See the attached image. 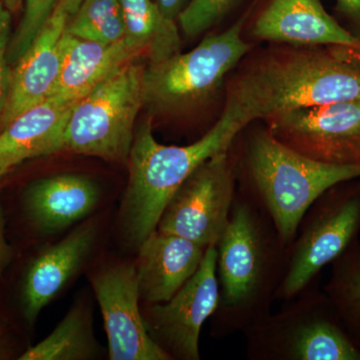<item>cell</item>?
Here are the masks:
<instances>
[{
	"mask_svg": "<svg viewBox=\"0 0 360 360\" xmlns=\"http://www.w3.org/2000/svg\"><path fill=\"white\" fill-rule=\"evenodd\" d=\"M226 99L250 123L283 111L360 101V51L288 44L265 49L232 78Z\"/></svg>",
	"mask_w": 360,
	"mask_h": 360,
	"instance_id": "cell-1",
	"label": "cell"
},
{
	"mask_svg": "<svg viewBox=\"0 0 360 360\" xmlns=\"http://www.w3.org/2000/svg\"><path fill=\"white\" fill-rule=\"evenodd\" d=\"M219 304L212 335L245 333L271 311L285 276L288 248L269 217L236 193L225 231L215 245Z\"/></svg>",
	"mask_w": 360,
	"mask_h": 360,
	"instance_id": "cell-2",
	"label": "cell"
},
{
	"mask_svg": "<svg viewBox=\"0 0 360 360\" xmlns=\"http://www.w3.org/2000/svg\"><path fill=\"white\" fill-rule=\"evenodd\" d=\"M238 193L274 225L290 248L309 206L329 187L360 176L359 167L324 165L300 155L265 127L236 137L229 148Z\"/></svg>",
	"mask_w": 360,
	"mask_h": 360,
	"instance_id": "cell-3",
	"label": "cell"
},
{
	"mask_svg": "<svg viewBox=\"0 0 360 360\" xmlns=\"http://www.w3.org/2000/svg\"><path fill=\"white\" fill-rule=\"evenodd\" d=\"M250 122L227 101L221 116L202 136L188 146H165L156 141L148 120L135 130L129 160V180L122 208L127 239L139 248L158 227L175 191L201 163L222 150Z\"/></svg>",
	"mask_w": 360,
	"mask_h": 360,
	"instance_id": "cell-4",
	"label": "cell"
},
{
	"mask_svg": "<svg viewBox=\"0 0 360 360\" xmlns=\"http://www.w3.org/2000/svg\"><path fill=\"white\" fill-rule=\"evenodd\" d=\"M319 283L243 333L246 359L360 360L359 343L343 326Z\"/></svg>",
	"mask_w": 360,
	"mask_h": 360,
	"instance_id": "cell-5",
	"label": "cell"
},
{
	"mask_svg": "<svg viewBox=\"0 0 360 360\" xmlns=\"http://www.w3.org/2000/svg\"><path fill=\"white\" fill-rule=\"evenodd\" d=\"M146 68L139 59L130 61L75 104L63 151L115 162L129 160L135 122L144 106Z\"/></svg>",
	"mask_w": 360,
	"mask_h": 360,
	"instance_id": "cell-6",
	"label": "cell"
},
{
	"mask_svg": "<svg viewBox=\"0 0 360 360\" xmlns=\"http://www.w3.org/2000/svg\"><path fill=\"white\" fill-rule=\"evenodd\" d=\"M250 11L219 34L206 37L193 51L175 54L144 71V105L155 112L191 110L212 98L224 78L250 51L243 37Z\"/></svg>",
	"mask_w": 360,
	"mask_h": 360,
	"instance_id": "cell-7",
	"label": "cell"
},
{
	"mask_svg": "<svg viewBox=\"0 0 360 360\" xmlns=\"http://www.w3.org/2000/svg\"><path fill=\"white\" fill-rule=\"evenodd\" d=\"M360 233V176L329 187L303 215L288 248V269L276 300L290 302L319 281L322 269Z\"/></svg>",
	"mask_w": 360,
	"mask_h": 360,
	"instance_id": "cell-8",
	"label": "cell"
},
{
	"mask_svg": "<svg viewBox=\"0 0 360 360\" xmlns=\"http://www.w3.org/2000/svg\"><path fill=\"white\" fill-rule=\"evenodd\" d=\"M238 193L229 148L201 163L168 201L156 229L208 248L221 238Z\"/></svg>",
	"mask_w": 360,
	"mask_h": 360,
	"instance_id": "cell-9",
	"label": "cell"
},
{
	"mask_svg": "<svg viewBox=\"0 0 360 360\" xmlns=\"http://www.w3.org/2000/svg\"><path fill=\"white\" fill-rule=\"evenodd\" d=\"M264 122L276 139L310 160L360 167V101L283 111Z\"/></svg>",
	"mask_w": 360,
	"mask_h": 360,
	"instance_id": "cell-10",
	"label": "cell"
},
{
	"mask_svg": "<svg viewBox=\"0 0 360 360\" xmlns=\"http://www.w3.org/2000/svg\"><path fill=\"white\" fill-rule=\"evenodd\" d=\"M217 248L210 246L191 278L168 302L142 310L153 340L170 359L200 360L201 328L219 304Z\"/></svg>",
	"mask_w": 360,
	"mask_h": 360,
	"instance_id": "cell-11",
	"label": "cell"
},
{
	"mask_svg": "<svg viewBox=\"0 0 360 360\" xmlns=\"http://www.w3.org/2000/svg\"><path fill=\"white\" fill-rule=\"evenodd\" d=\"M108 340L111 360H172L153 340L139 307L134 264H115L91 276Z\"/></svg>",
	"mask_w": 360,
	"mask_h": 360,
	"instance_id": "cell-12",
	"label": "cell"
},
{
	"mask_svg": "<svg viewBox=\"0 0 360 360\" xmlns=\"http://www.w3.org/2000/svg\"><path fill=\"white\" fill-rule=\"evenodd\" d=\"M251 37L295 46H340L360 51V37L331 18L319 0H271L258 14Z\"/></svg>",
	"mask_w": 360,
	"mask_h": 360,
	"instance_id": "cell-13",
	"label": "cell"
},
{
	"mask_svg": "<svg viewBox=\"0 0 360 360\" xmlns=\"http://www.w3.org/2000/svg\"><path fill=\"white\" fill-rule=\"evenodd\" d=\"M70 18L59 2L51 20L13 66L8 99L0 118V131L21 112L52 96L60 73L61 41Z\"/></svg>",
	"mask_w": 360,
	"mask_h": 360,
	"instance_id": "cell-14",
	"label": "cell"
},
{
	"mask_svg": "<svg viewBox=\"0 0 360 360\" xmlns=\"http://www.w3.org/2000/svg\"><path fill=\"white\" fill-rule=\"evenodd\" d=\"M134 264L141 300L168 302L198 269L207 248L155 229L139 246Z\"/></svg>",
	"mask_w": 360,
	"mask_h": 360,
	"instance_id": "cell-15",
	"label": "cell"
},
{
	"mask_svg": "<svg viewBox=\"0 0 360 360\" xmlns=\"http://www.w3.org/2000/svg\"><path fill=\"white\" fill-rule=\"evenodd\" d=\"M96 232V224L86 222L32 260L21 292L23 314L28 322L37 321L40 311L82 269L94 248Z\"/></svg>",
	"mask_w": 360,
	"mask_h": 360,
	"instance_id": "cell-16",
	"label": "cell"
},
{
	"mask_svg": "<svg viewBox=\"0 0 360 360\" xmlns=\"http://www.w3.org/2000/svg\"><path fill=\"white\" fill-rule=\"evenodd\" d=\"M77 101L51 96L16 116L0 131V168L13 169L26 160L63 151L66 125Z\"/></svg>",
	"mask_w": 360,
	"mask_h": 360,
	"instance_id": "cell-17",
	"label": "cell"
},
{
	"mask_svg": "<svg viewBox=\"0 0 360 360\" xmlns=\"http://www.w3.org/2000/svg\"><path fill=\"white\" fill-rule=\"evenodd\" d=\"M101 193L82 175L58 174L32 182L23 203L28 219L44 233L63 231L84 219L98 205Z\"/></svg>",
	"mask_w": 360,
	"mask_h": 360,
	"instance_id": "cell-18",
	"label": "cell"
},
{
	"mask_svg": "<svg viewBox=\"0 0 360 360\" xmlns=\"http://www.w3.org/2000/svg\"><path fill=\"white\" fill-rule=\"evenodd\" d=\"M60 73L51 96L79 101L116 70L143 53L123 39L103 44L65 33L61 41Z\"/></svg>",
	"mask_w": 360,
	"mask_h": 360,
	"instance_id": "cell-19",
	"label": "cell"
},
{
	"mask_svg": "<svg viewBox=\"0 0 360 360\" xmlns=\"http://www.w3.org/2000/svg\"><path fill=\"white\" fill-rule=\"evenodd\" d=\"M124 20V39L158 63L180 52L176 21L167 20L155 0H118Z\"/></svg>",
	"mask_w": 360,
	"mask_h": 360,
	"instance_id": "cell-20",
	"label": "cell"
},
{
	"mask_svg": "<svg viewBox=\"0 0 360 360\" xmlns=\"http://www.w3.org/2000/svg\"><path fill=\"white\" fill-rule=\"evenodd\" d=\"M98 349L92 330L90 307L78 303L51 335L28 348L20 359L87 360L94 359Z\"/></svg>",
	"mask_w": 360,
	"mask_h": 360,
	"instance_id": "cell-21",
	"label": "cell"
},
{
	"mask_svg": "<svg viewBox=\"0 0 360 360\" xmlns=\"http://www.w3.org/2000/svg\"><path fill=\"white\" fill-rule=\"evenodd\" d=\"M331 265L323 290L350 335L360 345V240L355 239Z\"/></svg>",
	"mask_w": 360,
	"mask_h": 360,
	"instance_id": "cell-22",
	"label": "cell"
},
{
	"mask_svg": "<svg viewBox=\"0 0 360 360\" xmlns=\"http://www.w3.org/2000/svg\"><path fill=\"white\" fill-rule=\"evenodd\" d=\"M65 33L78 39L115 44L124 39L125 26L118 0H84L71 15Z\"/></svg>",
	"mask_w": 360,
	"mask_h": 360,
	"instance_id": "cell-23",
	"label": "cell"
},
{
	"mask_svg": "<svg viewBox=\"0 0 360 360\" xmlns=\"http://www.w3.org/2000/svg\"><path fill=\"white\" fill-rule=\"evenodd\" d=\"M23 13L15 32L11 33L7 49L9 65L13 66L27 51L42 28L51 20L60 0H23Z\"/></svg>",
	"mask_w": 360,
	"mask_h": 360,
	"instance_id": "cell-24",
	"label": "cell"
},
{
	"mask_svg": "<svg viewBox=\"0 0 360 360\" xmlns=\"http://www.w3.org/2000/svg\"><path fill=\"white\" fill-rule=\"evenodd\" d=\"M238 0H191L179 13V25L188 39H195L219 22Z\"/></svg>",
	"mask_w": 360,
	"mask_h": 360,
	"instance_id": "cell-25",
	"label": "cell"
},
{
	"mask_svg": "<svg viewBox=\"0 0 360 360\" xmlns=\"http://www.w3.org/2000/svg\"><path fill=\"white\" fill-rule=\"evenodd\" d=\"M11 15L13 13L0 0V118L6 110L11 90L13 66L7 59V49L11 37Z\"/></svg>",
	"mask_w": 360,
	"mask_h": 360,
	"instance_id": "cell-26",
	"label": "cell"
},
{
	"mask_svg": "<svg viewBox=\"0 0 360 360\" xmlns=\"http://www.w3.org/2000/svg\"><path fill=\"white\" fill-rule=\"evenodd\" d=\"M11 248L7 243L6 238V221H4V212L0 205V276L4 271L7 264L11 262Z\"/></svg>",
	"mask_w": 360,
	"mask_h": 360,
	"instance_id": "cell-27",
	"label": "cell"
},
{
	"mask_svg": "<svg viewBox=\"0 0 360 360\" xmlns=\"http://www.w3.org/2000/svg\"><path fill=\"white\" fill-rule=\"evenodd\" d=\"M161 13L167 20L176 21L184 9L186 0H155Z\"/></svg>",
	"mask_w": 360,
	"mask_h": 360,
	"instance_id": "cell-28",
	"label": "cell"
},
{
	"mask_svg": "<svg viewBox=\"0 0 360 360\" xmlns=\"http://www.w3.org/2000/svg\"><path fill=\"white\" fill-rule=\"evenodd\" d=\"M338 6L360 32V0H338Z\"/></svg>",
	"mask_w": 360,
	"mask_h": 360,
	"instance_id": "cell-29",
	"label": "cell"
},
{
	"mask_svg": "<svg viewBox=\"0 0 360 360\" xmlns=\"http://www.w3.org/2000/svg\"><path fill=\"white\" fill-rule=\"evenodd\" d=\"M82 1L84 0H60V4L71 16L77 13Z\"/></svg>",
	"mask_w": 360,
	"mask_h": 360,
	"instance_id": "cell-30",
	"label": "cell"
},
{
	"mask_svg": "<svg viewBox=\"0 0 360 360\" xmlns=\"http://www.w3.org/2000/svg\"><path fill=\"white\" fill-rule=\"evenodd\" d=\"M1 1L11 13H14L20 9L22 0H1Z\"/></svg>",
	"mask_w": 360,
	"mask_h": 360,
	"instance_id": "cell-31",
	"label": "cell"
},
{
	"mask_svg": "<svg viewBox=\"0 0 360 360\" xmlns=\"http://www.w3.org/2000/svg\"><path fill=\"white\" fill-rule=\"evenodd\" d=\"M13 169H9V168H0V186H1L2 181H4V179L9 172Z\"/></svg>",
	"mask_w": 360,
	"mask_h": 360,
	"instance_id": "cell-32",
	"label": "cell"
},
{
	"mask_svg": "<svg viewBox=\"0 0 360 360\" xmlns=\"http://www.w3.org/2000/svg\"><path fill=\"white\" fill-rule=\"evenodd\" d=\"M4 350H6V348H4V345H2L1 341H0V359L4 356Z\"/></svg>",
	"mask_w": 360,
	"mask_h": 360,
	"instance_id": "cell-33",
	"label": "cell"
}]
</instances>
